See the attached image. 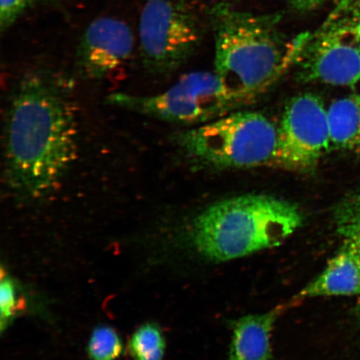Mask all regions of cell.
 I'll return each mask as SVG.
<instances>
[{
    "instance_id": "obj_1",
    "label": "cell",
    "mask_w": 360,
    "mask_h": 360,
    "mask_svg": "<svg viewBox=\"0 0 360 360\" xmlns=\"http://www.w3.org/2000/svg\"><path fill=\"white\" fill-rule=\"evenodd\" d=\"M4 182L13 199L44 200L77 160L79 125L74 86L47 70L22 77L11 94L4 127Z\"/></svg>"
},
{
    "instance_id": "obj_2",
    "label": "cell",
    "mask_w": 360,
    "mask_h": 360,
    "mask_svg": "<svg viewBox=\"0 0 360 360\" xmlns=\"http://www.w3.org/2000/svg\"><path fill=\"white\" fill-rule=\"evenodd\" d=\"M215 73L248 102L253 101L298 60L309 38L289 39L278 28L280 17L233 10L225 4L212 12Z\"/></svg>"
},
{
    "instance_id": "obj_3",
    "label": "cell",
    "mask_w": 360,
    "mask_h": 360,
    "mask_svg": "<svg viewBox=\"0 0 360 360\" xmlns=\"http://www.w3.org/2000/svg\"><path fill=\"white\" fill-rule=\"evenodd\" d=\"M303 222L302 212L292 202L253 193L202 210L193 219L191 237L202 257L225 262L281 245Z\"/></svg>"
},
{
    "instance_id": "obj_4",
    "label": "cell",
    "mask_w": 360,
    "mask_h": 360,
    "mask_svg": "<svg viewBox=\"0 0 360 360\" xmlns=\"http://www.w3.org/2000/svg\"><path fill=\"white\" fill-rule=\"evenodd\" d=\"M278 127L255 111H233L179 133L178 146L188 158L224 168L272 165Z\"/></svg>"
},
{
    "instance_id": "obj_5",
    "label": "cell",
    "mask_w": 360,
    "mask_h": 360,
    "mask_svg": "<svg viewBox=\"0 0 360 360\" xmlns=\"http://www.w3.org/2000/svg\"><path fill=\"white\" fill-rule=\"evenodd\" d=\"M108 105L165 122L204 124L248 103L228 87L215 72L184 75L165 91L153 96L112 93Z\"/></svg>"
},
{
    "instance_id": "obj_6",
    "label": "cell",
    "mask_w": 360,
    "mask_h": 360,
    "mask_svg": "<svg viewBox=\"0 0 360 360\" xmlns=\"http://www.w3.org/2000/svg\"><path fill=\"white\" fill-rule=\"evenodd\" d=\"M143 64L152 75H167L188 60L200 39L199 22L179 0H148L139 26Z\"/></svg>"
},
{
    "instance_id": "obj_7",
    "label": "cell",
    "mask_w": 360,
    "mask_h": 360,
    "mask_svg": "<svg viewBox=\"0 0 360 360\" xmlns=\"http://www.w3.org/2000/svg\"><path fill=\"white\" fill-rule=\"evenodd\" d=\"M331 148L328 111L311 93L292 98L283 112L273 165L292 171L313 169Z\"/></svg>"
},
{
    "instance_id": "obj_8",
    "label": "cell",
    "mask_w": 360,
    "mask_h": 360,
    "mask_svg": "<svg viewBox=\"0 0 360 360\" xmlns=\"http://www.w3.org/2000/svg\"><path fill=\"white\" fill-rule=\"evenodd\" d=\"M354 21L335 22L309 36L298 63V75L305 83L354 87L360 80V49Z\"/></svg>"
},
{
    "instance_id": "obj_9",
    "label": "cell",
    "mask_w": 360,
    "mask_h": 360,
    "mask_svg": "<svg viewBox=\"0 0 360 360\" xmlns=\"http://www.w3.org/2000/svg\"><path fill=\"white\" fill-rule=\"evenodd\" d=\"M134 39L129 26L111 17L98 18L84 31L78 46L81 75L91 80L105 79L131 57Z\"/></svg>"
},
{
    "instance_id": "obj_10",
    "label": "cell",
    "mask_w": 360,
    "mask_h": 360,
    "mask_svg": "<svg viewBox=\"0 0 360 360\" xmlns=\"http://www.w3.org/2000/svg\"><path fill=\"white\" fill-rule=\"evenodd\" d=\"M334 296H360V260L345 243L321 274L300 291L298 298Z\"/></svg>"
},
{
    "instance_id": "obj_11",
    "label": "cell",
    "mask_w": 360,
    "mask_h": 360,
    "mask_svg": "<svg viewBox=\"0 0 360 360\" xmlns=\"http://www.w3.org/2000/svg\"><path fill=\"white\" fill-rule=\"evenodd\" d=\"M278 314L276 309L233 321L227 360H271V336Z\"/></svg>"
},
{
    "instance_id": "obj_12",
    "label": "cell",
    "mask_w": 360,
    "mask_h": 360,
    "mask_svg": "<svg viewBox=\"0 0 360 360\" xmlns=\"http://www.w3.org/2000/svg\"><path fill=\"white\" fill-rule=\"evenodd\" d=\"M327 111L331 147L360 153V94L333 101Z\"/></svg>"
},
{
    "instance_id": "obj_13",
    "label": "cell",
    "mask_w": 360,
    "mask_h": 360,
    "mask_svg": "<svg viewBox=\"0 0 360 360\" xmlns=\"http://www.w3.org/2000/svg\"><path fill=\"white\" fill-rule=\"evenodd\" d=\"M334 219L343 243L352 248L360 260V188L338 204Z\"/></svg>"
},
{
    "instance_id": "obj_14",
    "label": "cell",
    "mask_w": 360,
    "mask_h": 360,
    "mask_svg": "<svg viewBox=\"0 0 360 360\" xmlns=\"http://www.w3.org/2000/svg\"><path fill=\"white\" fill-rule=\"evenodd\" d=\"M129 350L135 360H162L165 350L163 334L152 323L139 327L129 342Z\"/></svg>"
},
{
    "instance_id": "obj_15",
    "label": "cell",
    "mask_w": 360,
    "mask_h": 360,
    "mask_svg": "<svg viewBox=\"0 0 360 360\" xmlns=\"http://www.w3.org/2000/svg\"><path fill=\"white\" fill-rule=\"evenodd\" d=\"M88 353L93 360H115L122 353V343L114 328L98 327L92 333L88 344Z\"/></svg>"
},
{
    "instance_id": "obj_16",
    "label": "cell",
    "mask_w": 360,
    "mask_h": 360,
    "mask_svg": "<svg viewBox=\"0 0 360 360\" xmlns=\"http://www.w3.org/2000/svg\"><path fill=\"white\" fill-rule=\"evenodd\" d=\"M0 307H1L2 323L10 321L24 307L15 283L11 278H2L0 286Z\"/></svg>"
},
{
    "instance_id": "obj_17",
    "label": "cell",
    "mask_w": 360,
    "mask_h": 360,
    "mask_svg": "<svg viewBox=\"0 0 360 360\" xmlns=\"http://www.w3.org/2000/svg\"><path fill=\"white\" fill-rule=\"evenodd\" d=\"M36 0H0V27L7 30Z\"/></svg>"
},
{
    "instance_id": "obj_18",
    "label": "cell",
    "mask_w": 360,
    "mask_h": 360,
    "mask_svg": "<svg viewBox=\"0 0 360 360\" xmlns=\"http://www.w3.org/2000/svg\"><path fill=\"white\" fill-rule=\"evenodd\" d=\"M325 1L326 0H290L291 6L300 11H313Z\"/></svg>"
},
{
    "instance_id": "obj_19",
    "label": "cell",
    "mask_w": 360,
    "mask_h": 360,
    "mask_svg": "<svg viewBox=\"0 0 360 360\" xmlns=\"http://www.w3.org/2000/svg\"><path fill=\"white\" fill-rule=\"evenodd\" d=\"M353 32L355 40H356V43L360 49V15L358 16V19L356 20H354L353 26Z\"/></svg>"
},
{
    "instance_id": "obj_20",
    "label": "cell",
    "mask_w": 360,
    "mask_h": 360,
    "mask_svg": "<svg viewBox=\"0 0 360 360\" xmlns=\"http://www.w3.org/2000/svg\"><path fill=\"white\" fill-rule=\"evenodd\" d=\"M360 8V7H359Z\"/></svg>"
}]
</instances>
